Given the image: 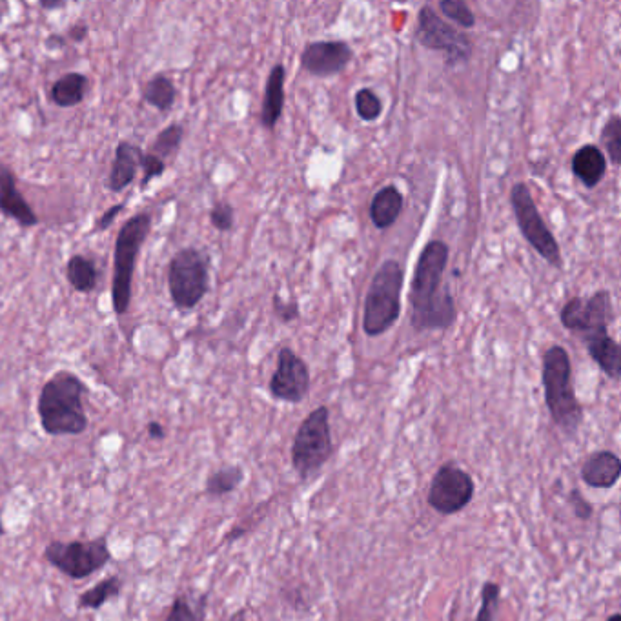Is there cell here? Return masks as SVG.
Returning <instances> with one entry per match:
<instances>
[{"label":"cell","mask_w":621,"mask_h":621,"mask_svg":"<svg viewBox=\"0 0 621 621\" xmlns=\"http://www.w3.org/2000/svg\"><path fill=\"white\" fill-rule=\"evenodd\" d=\"M450 248L434 239L419 254L418 265L410 283V325L416 332L447 330L458 319L454 297L443 290Z\"/></svg>","instance_id":"obj_1"},{"label":"cell","mask_w":621,"mask_h":621,"mask_svg":"<svg viewBox=\"0 0 621 621\" xmlns=\"http://www.w3.org/2000/svg\"><path fill=\"white\" fill-rule=\"evenodd\" d=\"M88 387L70 370H59L42 385L37 414L44 434L51 438L81 436L88 430L84 394Z\"/></svg>","instance_id":"obj_2"},{"label":"cell","mask_w":621,"mask_h":621,"mask_svg":"<svg viewBox=\"0 0 621 621\" xmlns=\"http://www.w3.org/2000/svg\"><path fill=\"white\" fill-rule=\"evenodd\" d=\"M541 381L552 423L565 436L574 438L583 425L585 412L572 385V361L567 348L552 345L545 350Z\"/></svg>","instance_id":"obj_3"},{"label":"cell","mask_w":621,"mask_h":621,"mask_svg":"<svg viewBox=\"0 0 621 621\" xmlns=\"http://www.w3.org/2000/svg\"><path fill=\"white\" fill-rule=\"evenodd\" d=\"M152 215L141 212L121 226L113 252L112 305L115 316L128 314L132 305L133 272L143 245L152 232Z\"/></svg>","instance_id":"obj_4"},{"label":"cell","mask_w":621,"mask_h":621,"mask_svg":"<svg viewBox=\"0 0 621 621\" xmlns=\"http://www.w3.org/2000/svg\"><path fill=\"white\" fill-rule=\"evenodd\" d=\"M403 281L405 268L396 259H387L377 268L365 297L363 330L367 336H383L398 323Z\"/></svg>","instance_id":"obj_5"},{"label":"cell","mask_w":621,"mask_h":621,"mask_svg":"<svg viewBox=\"0 0 621 621\" xmlns=\"http://www.w3.org/2000/svg\"><path fill=\"white\" fill-rule=\"evenodd\" d=\"M334 454V438L330 427V410L325 405L317 407L297 427L290 461L297 476L308 481L316 478Z\"/></svg>","instance_id":"obj_6"},{"label":"cell","mask_w":621,"mask_h":621,"mask_svg":"<svg viewBox=\"0 0 621 621\" xmlns=\"http://www.w3.org/2000/svg\"><path fill=\"white\" fill-rule=\"evenodd\" d=\"M168 290L177 310H195L210 290L208 255L195 246L179 250L168 265Z\"/></svg>","instance_id":"obj_7"},{"label":"cell","mask_w":621,"mask_h":621,"mask_svg":"<svg viewBox=\"0 0 621 621\" xmlns=\"http://www.w3.org/2000/svg\"><path fill=\"white\" fill-rule=\"evenodd\" d=\"M44 560L70 580H88L112 561V550L108 536L93 540H55L46 545Z\"/></svg>","instance_id":"obj_8"},{"label":"cell","mask_w":621,"mask_h":621,"mask_svg":"<svg viewBox=\"0 0 621 621\" xmlns=\"http://www.w3.org/2000/svg\"><path fill=\"white\" fill-rule=\"evenodd\" d=\"M510 204H512V212H514L516 223L525 241L536 250V254L540 255L543 261H547L550 266L558 270H563L565 263H563L560 245L554 234L550 232L538 206L534 203V197L530 194L527 184L516 183L512 186Z\"/></svg>","instance_id":"obj_9"},{"label":"cell","mask_w":621,"mask_h":621,"mask_svg":"<svg viewBox=\"0 0 621 621\" xmlns=\"http://www.w3.org/2000/svg\"><path fill=\"white\" fill-rule=\"evenodd\" d=\"M614 319L612 297L609 290H598L591 297H572L560 312L563 328L578 334L581 341L609 336V325Z\"/></svg>","instance_id":"obj_10"},{"label":"cell","mask_w":621,"mask_h":621,"mask_svg":"<svg viewBox=\"0 0 621 621\" xmlns=\"http://www.w3.org/2000/svg\"><path fill=\"white\" fill-rule=\"evenodd\" d=\"M476 494V483L469 472L456 463H443L432 476L427 492L428 507L441 516H454L467 509Z\"/></svg>","instance_id":"obj_11"},{"label":"cell","mask_w":621,"mask_h":621,"mask_svg":"<svg viewBox=\"0 0 621 621\" xmlns=\"http://www.w3.org/2000/svg\"><path fill=\"white\" fill-rule=\"evenodd\" d=\"M416 41L427 50L441 51L447 55L448 66H459L472 57V41L463 33L443 21L432 6H423L418 13Z\"/></svg>","instance_id":"obj_12"},{"label":"cell","mask_w":621,"mask_h":621,"mask_svg":"<svg viewBox=\"0 0 621 621\" xmlns=\"http://www.w3.org/2000/svg\"><path fill=\"white\" fill-rule=\"evenodd\" d=\"M310 383V368L305 359L297 356L290 347L281 348L277 356V368L268 383L270 396L277 401L299 405L308 398Z\"/></svg>","instance_id":"obj_13"},{"label":"cell","mask_w":621,"mask_h":621,"mask_svg":"<svg viewBox=\"0 0 621 621\" xmlns=\"http://www.w3.org/2000/svg\"><path fill=\"white\" fill-rule=\"evenodd\" d=\"M354 50L345 41L308 42L301 53V68L314 77H332L345 72Z\"/></svg>","instance_id":"obj_14"},{"label":"cell","mask_w":621,"mask_h":621,"mask_svg":"<svg viewBox=\"0 0 621 621\" xmlns=\"http://www.w3.org/2000/svg\"><path fill=\"white\" fill-rule=\"evenodd\" d=\"M0 214L10 217L21 228H33L41 223L30 203L22 195L17 179L8 164L0 163Z\"/></svg>","instance_id":"obj_15"},{"label":"cell","mask_w":621,"mask_h":621,"mask_svg":"<svg viewBox=\"0 0 621 621\" xmlns=\"http://www.w3.org/2000/svg\"><path fill=\"white\" fill-rule=\"evenodd\" d=\"M580 474L583 483L591 489H612L620 481V456L612 450H596L583 461Z\"/></svg>","instance_id":"obj_16"},{"label":"cell","mask_w":621,"mask_h":621,"mask_svg":"<svg viewBox=\"0 0 621 621\" xmlns=\"http://www.w3.org/2000/svg\"><path fill=\"white\" fill-rule=\"evenodd\" d=\"M143 148L130 141H121L115 146L112 170L108 177V188L113 194H121L137 179L143 163Z\"/></svg>","instance_id":"obj_17"},{"label":"cell","mask_w":621,"mask_h":621,"mask_svg":"<svg viewBox=\"0 0 621 621\" xmlns=\"http://www.w3.org/2000/svg\"><path fill=\"white\" fill-rule=\"evenodd\" d=\"M572 174L585 188H596L607 175V157L596 144H583L578 152L572 155Z\"/></svg>","instance_id":"obj_18"},{"label":"cell","mask_w":621,"mask_h":621,"mask_svg":"<svg viewBox=\"0 0 621 621\" xmlns=\"http://www.w3.org/2000/svg\"><path fill=\"white\" fill-rule=\"evenodd\" d=\"M285 81L286 68L283 64H275L274 68L268 73L265 84V95H263V106H261V126L266 130H274L277 123L283 117L285 110Z\"/></svg>","instance_id":"obj_19"},{"label":"cell","mask_w":621,"mask_h":621,"mask_svg":"<svg viewBox=\"0 0 621 621\" xmlns=\"http://www.w3.org/2000/svg\"><path fill=\"white\" fill-rule=\"evenodd\" d=\"M403 204H405V199L396 186L392 184L383 186L370 201V208H368L370 221L377 230H387L398 221L399 215L403 212Z\"/></svg>","instance_id":"obj_20"},{"label":"cell","mask_w":621,"mask_h":621,"mask_svg":"<svg viewBox=\"0 0 621 621\" xmlns=\"http://www.w3.org/2000/svg\"><path fill=\"white\" fill-rule=\"evenodd\" d=\"M592 361L600 367L601 372L612 381L621 377V348L616 339L611 336L596 337L583 343Z\"/></svg>","instance_id":"obj_21"},{"label":"cell","mask_w":621,"mask_h":621,"mask_svg":"<svg viewBox=\"0 0 621 621\" xmlns=\"http://www.w3.org/2000/svg\"><path fill=\"white\" fill-rule=\"evenodd\" d=\"M88 77L81 72H70L51 84L50 99L59 108H75L86 99Z\"/></svg>","instance_id":"obj_22"},{"label":"cell","mask_w":621,"mask_h":621,"mask_svg":"<svg viewBox=\"0 0 621 621\" xmlns=\"http://www.w3.org/2000/svg\"><path fill=\"white\" fill-rule=\"evenodd\" d=\"M124 581L119 576H108L97 581L88 591L82 592L77 598L79 611H101L108 601L115 600L123 592Z\"/></svg>","instance_id":"obj_23"},{"label":"cell","mask_w":621,"mask_h":621,"mask_svg":"<svg viewBox=\"0 0 621 621\" xmlns=\"http://www.w3.org/2000/svg\"><path fill=\"white\" fill-rule=\"evenodd\" d=\"M245 476V469L241 465H223L206 478L204 492L214 499L230 496L243 485Z\"/></svg>","instance_id":"obj_24"},{"label":"cell","mask_w":621,"mask_h":621,"mask_svg":"<svg viewBox=\"0 0 621 621\" xmlns=\"http://www.w3.org/2000/svg\"><path fill=\"white\" fill-rule=\"evenodd\" d=\"M208 594L181 592L175 596L164 621H206Z\"/></svg>","instance_id":"obj_25"},{"label":"cell","mask_w":621,"mask_h":621,"mask_svg":"<svg viewBox=\"0 0 621 621\" xmlns=\"http://www.w3.org/2000/svg\"><path fill=\"white\" fill-rule=\"evenodd\" d=\"M66 279L73 290L81 294H90L99 283V270L95 261L86 255H72L66 265Z\"/></svg>","instance_id":"obj_26"},{"label":"cell","mask_w":621,"mask_h":621,"mask_svg":"<svg viewBox=\"0 0 621 621\" xmlns=\"http://www.w3.org/2000/svg\"><path fill=\"white\" fill-rule=\"evenodd\" d=\"M143 99L157 112H170L177 101V88H175L174 81L164 73L153 75L143 88Z\"/></svg>","instance_id":"obj_27"},{"label":"cell","mask_w":621,"mask_h":621,"mask_svg":"<svg viewBox=\"0 0 621 621\" xmlns=\"http://www.w3.org/2000/svg\"><path fill=\"white\" fill-rule=\"evenodd\" d=\"M184 139L183 124L172 123L163 128L161 132L155 135L152 146L148 153H152L155 157H159L161 161L168 164L170 159H174L175 155L181 150V144Z\"/></svg>","instance_id":"obj_28"},{"label":"cell","mask_w":621,"mask_h":621,"mask_svg":"<svg viewBox=\"0 0 621 621\" xmlns=\"http://www.w3.org/2000/svg\"><path fill=\"white\" fill-rule=\"evenodd\" d=\"M600 143L607 155L609 161L614 166H620L621 164V117L618 113H614L611 119L605 123L603 130H601ZM603 152V153H605Z\"/></svg>","instance_id":"obj_29"},{"label":"cell","mask_w":621,"mask_h":621,"mask_svg":"<svg viewBox=\"0 0 621 621\" xmlns=\"http://www.w3.org/2000/svg\"><path fill=\"white\" fill-rule=\"evenodd\" d=\"M499 603H501V585L496 581H485L481 587V603L474 621L498 620Z\"/></svg>","instance_id":"obj_30"},{"label":"cell","mask_w":621,"mask_h":621,"mask_svg":"<svg viewBox=\"0 0 621 621\" xmlns=\"http://www.w3.org/2000/svg\"><path fill=\"white\" fill-rule=\"evenodd\" d=\"M354 102H356V112L359 119L365 123L377 121L383 113V102L377 97V93L370 88L359 90L354 97Z\"/></svg>","instance_id":"obj_31"},{"label":"cell","mask_w":621,"mask_h":621,"mask_svg":"<svg viewBox=\"0 0 621 621\" xmlns=\"http://www.w3.org/2000/svg\"><path fill=\"white\" fill-rule=\"evenodd\" d=\"M439 10L447 19L456 22L463 30H470L476 26V15L470 10L469 4H465L461 0H441Z\"/></svg>","instance_id":"obj_32"},{"label":"cell","mask_w":621,"mask_h":621,"mask_svg":"<svg viewBox=\"0 0 621 621\" xmlns=\"http://www.w3.org/2000/svg\"><path fill=\"white\" fill-rule=\"evenodd\" d=\"M210 223L217 232H230L235 224V210L228 201H217L210 210Z\"/></svg>","instance_id":"obj_33"},{"label":"cell","mask_w":621,"mask_h":621,"mask_svg":"<svg viewBox=\"0 0 621 621\" xmlns=\"http://www.w3.org/2000/svg\"><path fill=\"white\" fill-rule=\"evenodd\" d=\"M166 166L168 164L161 161L159 157H155L152 153L144 152L143 163H141V170H143V179H141V190H144L148 184L155 181L157 177L166 172Z\"/></svg>","instance_id":"obj_34"},{"label":"cell","mask_w":621,"mask_h":621,"mask_svg":"<svg viewBox=\"0 0 621 621\" xmlns=\"http://www.w3.org/2000/svg\"><path fill=\"white\" fill-rule=\"evenodd\" d=\"M567 503H569V507H571L572 514H574L578 520L583 521V523L592 520V516H594V507L589 503V499L581 494L580 490L572 489L571 492H569Z\"/></svg>","instance_id":"obj_35"},{"label":"cell","mask_w":621,"mask_h":621,"mask_svg":"<svg viewBox=\"0 0 621 621\" xmlns=\"http://www.w3.org/2000/svg\"><path fill=\"white\" fill-rule=\"evenodd\" d=\"M272 306H274L275 317L283 323H292L301 316V310H299L296 301H285V299H281L279 294H275L274 299H272Z\"/></svg>","instance_id":"obj_36"},{"label":"cell","mask_w":621,"mask_h":621,"mask_svg":"<svg viewBox=\"0 0 621 621\" xmlns=\"http://www.w3.org/2000/svg\"><path fill=\"white\" fill-rule=\"evenodd\" d=\"M124 210H126V203H117L110 206V208L97 219V223L93 226L92 234H99V232L108 230V228L115 223V219L123 214Z\"/></svg>","instance_id":"obj_37"},{"label":"cell","mask_w":621,"mask_h":621,"mask_svg":"<svg viewBox=\"0 0 621 621\" xmlns=\"http://www.w3.org/2000/svg\"><path fill=\"white\" fill-rule=\"evenodd\" d=\"M88 33H90V28L86 24H73L66 31V39H70L72 42L86 41Z\"/></svg>","instance_id":"obj_38"},{"label":"cell","mask_w":621,"mask_h":621,"mask_svg":"<svg viewBox=\"0 0 621 621\" xmlns=\"http://www.w3.org/2000/svg\"><path fill=\"white\" fill-rule=\"evenodd\" d=\"M146 432L155 441H161V439L166 438V430H164L163 423H159V421H150L148 427H146Z\"/></svg>","instance_id":"obj_39"},{"label":"cell","mask_w":621,"mask_h":621,"mask_svg":"<svg viewBox=\"0 0 621 621\" xmlns=\"http://www.w3.org/2000/svg\"><path fill=\"white\" fill-rule=\"evenodd\" d=\"M44 44H46V48H50V50H61V48L66 46V37H62L59 33H53V35H50V37L46 39Z\"/></svg>","instance_id":"obj_40"},{"label":"cell","mask_w":621,"mask_h":621,"mask_svg":"<svg viewBox=\"0 0 621 621\" xmlns=\"http://www.w3.org/2000/svg\"><path fill=\"white\" fill-rule=\"evenodd\" d=\"M39 8L46 11L61 10V8H64V2H61V0H41Z\"/></svg>","instance_id":"obj_41"},{"label":"cell","mask_w":621,"mask_h":621,"mask_svg":"<svg viewBox=\"0 0 621 621\" xmlns=\"http://www.w3.org/2000/svg\"><path fill=\"white\" fill-rule=\"evenodd\" d=\"M6 534V527H4V521H2V510H0V538Z\"/></svg>","instance_id":"obj_42"},{"label":"cell","mask_w":621,"mask_h":621,"mask_svg":"<svg viewBox=\"0 0 621 621\" xmlns=\"http://www.w3.org/2000/svg\"><path fill=\"white\" fill-rule=\"evenodd\" d=\"M607 621H621V614H620V612H614V614H611V616H609V618H607Z\"/></svg>","instance_id":"obj_43"},{"label":"cell","mask_w":621,"mask_h":621,"mask_svg":"<svg viewBox=\"0 0 621 621\" xmlns=\"http://www.w3.org/2000/svg\"><path fill=\"white\" fill-rule=\"evenodd\" d=\"M234 621H245V620H234Z\"/></svg>","instance_id":"obj_44"},{"label":"cell","mask_w":621,"mask_h":621,"mask_svg":"<svg viewBox=\"0 0 621 621\" xmlns=\"http://www.w3.org/2000/svg\"><path fill=\"white\" fill-rule=\"evenodd\" d=\"M374 621H379V620H374Z\"/></svg>","instance_id":"obj_45"}]
</instances>
